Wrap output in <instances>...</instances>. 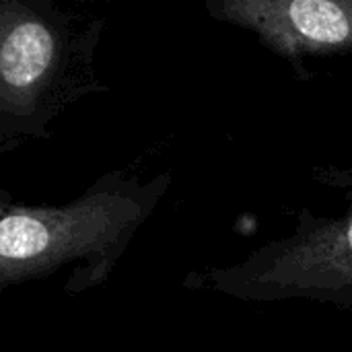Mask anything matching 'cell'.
<instances>
[{
	"label": "cell",
	"instance_id": "obj_1",
	"mask_svg": "<svg viewBox=\"0 0 352 352\" xmlns=\"http://www.w3.org/2000/svg\"><path fill=\"white\" fill-rule=\"evenodd\" d=\"M169 186V173L140 182L109 171L62 206L16 204L2 192L0 289L41 280L68 264H78L64 285L68 295L103 285Z\"/></svg>",
	"mask_w": 352,
	"mask_h": 352
},
{
	"label": "cell",
	"instance_id": "obj_2",
	"mask_svg": "<svg viewBox=\"0 0 352 352\" xmlns=\"http://www.w3.org/2000/svg\"><path fill=\"white\" fill-rule=\"evenodd\" d=\"M78 21L47 0H2L0 153L47 138L62 109L103 89L93 76L103 21Z\"/></svg>",
	"mask_w": 352,
	"mask_h": 352
},
{
	"label": "cell",
	"instance_id": "obj_3",
	"mask_svg": "<svg viewBox=\"0 0 352 352\" xmlns=\"http://www.w3.org/2000/svg\"><path fill=\"white\" fill-rule=\"evenodd\" d=\"M200 287L241 301L307 299L352 307V204L338 217L303 208L291 235L202 274Z\"/></svg>",
	"mask_w": 352,
	"mask_h": 352
},
{
	"label": "cell",
	"instance_id": "obj_4",
	"mask_svg": "<svg viewBox=\"0 0 352 352\" xmlns=\"http://www.w3.org/2000/svg\"><path fill=\"white\" fill-rule=\"evenodd\" d=\"M206 10L256 33L301 78L305 56L352 52V0H208Z\"/></svg>",
	"mask_w": 352,
	"mask_h": 352
}]
</instances>
